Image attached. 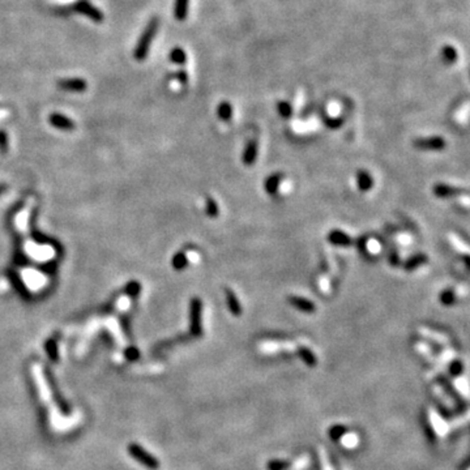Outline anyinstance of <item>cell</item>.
<instances>
[{"label": "cell", "mask_w": 470, "mask_h": 470, "mask_svg": "<svg viewBox=\"0 0 470 470\" xmlns=\"http://www.w3.org/2000/svg\"><path fill=\"white\" fill-rule=\"evenodd\" d=\"M158 26H159L158 17H152L151 21L148 22V25L145 26L144 32L141 33L139 41H137V45L134 50L135 59L139 60V62H143L144 59H147L152 43H153V39H155L156 34L158 32Z\"/></svg>", "instance_id": "obj_1"}, {"label": "cell", "mask_w": 470, "mask_h": 470, "mask_svg": "<svg viewBox=\"0 0 470 470\" xmlns=\"http://www.w3.org/2000/svg\"><path fill=\"white\" fill-rule=\"evenodd\" d=\"M447 141L442 136H432V137H422L414 140V148L419 151H430V152H440L446 149Z\"/></svg>", "instance_id": "obj_2"}, {"label": "cell", "mask_w": 470, "mask_h": 470, "mask_svg": "<svg viewBox=\"0 0 470 470\" xmlns=\"http://www.w3.org/2000/svg\"><path fill=\"white\" fill-rule=\"evenodd\" d=\"M74 11L78 12L80 14H84L88 18H90L91 21L94 22H102L103 21V13L99 11L98 8L94 7L93 4H90L86 0H78V3L74 4Z\"/></svg>", "instance_id": "obj_3"}, {"label": "cell", "mask_w": 470, "mask_h": 470, "mask_svg": "<svg viewBox=\"0 0 470 470\" xmlns=\"http://www.w3.org/2000/svg\"><path fill=\"white\" fill-rule=\"evenodd\" d=\"M191 332L195 336L201 334V301L197 298L191 301Z\"/></svg>", "instance_id": "obj_4"}, {"label": "cell", "mask_w": 470, "mask_h": 470, "mask_svg": "<svg viewBox=\"0 0 470 470\" xmlns=\"http://www.w3.org/2000/svg\"><path fill=\"white\" fill-rule=\"evenodd\" d=\"M130 453L137 460V461H140L143 465L151 468V469H157V468L159 467V464H158L157 460H156L153 456H151L148 452H145L144 449L141 448L140 446H136V444L130 446Z\"/></svg>", "instance_id": "obj_5"}, {"label": "cell", "mask_w": 470, "mask_h": 470, "mask_svg": "<svg viewBox=\"0 0 470 470\" xmlns=\"http://www.w3.org/2000/svg\"><path fill=\"white\" fill-rule=\"evenodd\" d=\"M289 305L293 306L294 309L299 310L305 313H313L316 311V306L313 301H310L303 297H298V295H290L288 298Z\"/></svg>", "instance_id": "obj_6"}, {"label": "cell", "mask_w": 470, "mask_h": 470, "mask_svg": "<svg viewBox=\"0 0 470 470\" xmlns=\"http://www.w3.org/2000/svg\"><path fill=\"white\" fill-rule=\"evenodd\" d=\"M432 192L435 195L436 197H440V199H446V197H451V196H456V195H460V193L467 192L463 188H457V187L449 186V184H446V183H438L434 186L432 188Z\"/></svg>", "instance_id": "obj_7"}, {"label": "cell", "mask_w": 470, "mask_h": 470, "mask_svg": "<svg viewBox=\"0 0 470 470\" xmlns=\"http://www.w3.org/2000/svg\"><path fill=\"white\" fill-rule=\"evenodd\" d=\"M328 242L330 244H333V246H338V247H349L351 246V243H353V239L349 234L346 233L341 232V230H332L328 234Z\"/></svg>", "instance_id": "obj_8"}, {"label": "cell", "mask_w": 470, "mask_h": 470, "mask_svg": "<svg viewBox=\"0 0 470 470\" xmlns=\"http://www.w3.org/2000/svg\"><path fill=\"white\" fill-rule=\"evenodd\" d=\"M60 89L70 91H82L86 89V81L82 78H64L58 82Z\"/></svg>", "instance_id": "obj_9"}, {"label": "cell", "mask_w": 470, "mask_h": 470, "mask_svg": "<svg viewBox=\"0 0 470 470\" xmlns=\"http://www.w3.org/2000/svg\"><path fill=\"white\" fill-rule=\"evenodd\" d=\"M357 183H358V188L362 192H369L374 187V179L372 175L369 171L366 170H359L357 172Z\"/></svg>", "instance_id": "obj_10"}, {"label": "cell", "mask_w": 470, "mask_h": 470, "mask_svg": "<svg viewBox=\"0 0 470 470\" xmlns=\"http://www.w3.org/2000/svg\"><path fill=\"white\" fill-rule=\"evenodd\" d=\"M257 158V143L255 140H251L247 144L246 149L243 152L242 161L246 166H251L256 162Z\"/></svg>", "instance_id": "obj_11"}, {"label": "cell", "mask_w": 470, "mask_h": 470, "mask_svg": "<svg viewBox=\"0 0 470 470\" xmlns=\"http://www.w3.org/2000/svg\"><path fill=\"white\" fill-rule=\"evenodd\" d=\"M226 302H228V307L230 310V313H233L234 316H240L242 315V306H240V302H239L238 297L235 295V293L230 289L226 290Z\"/></svg>", "instance_id": "obj_12"}, {"label": "cell", "mask_w": 470, "mask_h": 470, "mask_svg": "<svg viewBox=\"0 0 470 470\" xmlns=\"http://www.w3.org/2000/svg\"><path fill=\"white\" fill-rule=\"evenodd\" d=\"M427 261L428 257L426 253H417V255L411 256L410 259H407L406 261H405L403 268H405V270H407V272H413V270H415L417 268L425 265Z\"/></svg>", "instance_id": "obj_13"}, {"label": "cell", "mask_w": 470, "mask_h": 470, "mask_svg": "<svg viewBox=\"0 0 470 470\" xmlns=\"http://www.w3.org/2000/svg\"><path fill=\"white\" fill-rule=\"evenodd\" d=\"M190 0H175L174 1V17L178 21H184L188 16Z\"/></svg>", "instance_id": "obj_14"}, {"label": "cell", "mask_w": 470, "mask_h": 470, "mask_svg": "<svg viewBox=\"0 0 470 470\" xmlns=\"http://www.w3.org/2000/svg\"><path fill=\"white\" fill-rule=\"evenodd\" d=\"M282 180V174L281 172H276V174H272L267 178L265 183H264V187H265V192L268 195H276L280 188V183Z\"/></svg>", "instance_id": "obj_15"}, {"label": "cell", "mask_w": 470, "mask_h": 470, "mask_svg": "<svg viewBox=\"0 0 470 470\" xmlns=\"http://www.w3.org/2000/svg\"><path fill=\"white\" fill-rule=\"evenodd\" d=\"M218 118L224 122H229L233 118V107L229 102H221L217 109Z\"/></svg>", "instance_id": "obj_16"}, {"label": "cell", "mask_w": 470, "mask_h": 470, "mask_svg": "<svg viewBox=\"0 0 470 470\" xmlns=\"http://www.w3.org/2000/svg\"><path fill=\"white\" fill-rule=\"evenodd\" d=\"M170 60H171L174 64H184L187 62V54L186 51L182 49V47H174V49L170 51V55H168Z\"/></svg>", "instance_id": "obj_17"}, {"label": "cell", "mask_w": 470, "mask_h": 470, "mask_svg": "<svg viewBox=\"0 0 470 470\" xmlns=\"http://www.w3.org/2000/svg\"><path fill=\"white\" fill-rule=\"evenodd\" d=\"M50 122L55 127H59V128H72V122L67 119L66 116L59 115V114H53L50 116Z\"/></svg>", "instance_id": "obj_18"}, {"label": "cell", "mask_w": 470, "mask_h": 470, "mask_svg": "<svg viewBox=\"0 0 470 470\" xmlns=\"http://www.w3.org/2000/svg\"><path fill=\"white\" fill-rule=\"evenodd\" d=\"M439 299H440L443 306H453L456 302V294H455V291L452 289H446V290H443L440 293Z\"/></svg>", "instance_id": "obj_19"}, {"label": "cell", "mask_w": 470, "mask_h": 470, "mask_svg": "<svg viewBox=\"0 0 470 470\" xmlns=\"http://www.w3.org/2000/svg\"><path fill=\"white\" fill-rule=\"evenodd\" d=\"M205 209H207V214L209 217L216 218L220 214V209H218V204L216 200H213L212 197H207V204H205Z\"/></svg>", "instance_id": "obj_20"}, {"label": "cell", "mask_w": 470, "mask_h": 470, "mask_svg": "<svg viewBox=\"0 0 470 470\" xmlns=\"http://www.w3.org/2000/svg\"><path fill=\"white\" fill-rule=\"evenodd\" d=\"M277 110H278V114H280L282 118H285V119H289V118L291 116V114H293V107H291V105L289 103V102H285V101L278 102Z\"/></svg>", "instance_id": "obj_21"}, {"label": "cell", "mask_w": 470, "mask_h": 470, "mask_svg": "<svg viewBox=\"0 0 470 470\" xmlns=\"http://www.w3.org/2000/svg\"><path fill=\"white\" fill-rule=\"evenodd\" d=\"M299 355H301V357H302L303 359H305L306 362H307V363H309V365H315L316 363V359H315V357H313V353H311V351L309 350V349H307V347H299Z\"/></svg>", "instance_id": "obj_22"}, {"label": "cell", "mask_w": 470, "mask_h": 470, "mask_svg": "<svg viewBox=\"0 0 470 470\" xmlns=\"http://www.w3.org/2000/svg\"><path fill=\"white\" fill-rule=\"evenodd\" d=\"M172 264H174V268H175V269H183V268L187 267L188 260H187L184 253H178V255H175L174 260H172Z\"/></svg>", "instance_id": "obj_23"}, {"label": "cell", "mask_w": 470, "mask_h": 470, "mask_svg": "<svg viewBox=\"0 0 470 470\" xmlns=\"http://www.w3.org/2000/svg\"><path fill=\"white\" fill-rule=\"evenodd\" d=\"M443 55H444L446 60L449 62V63H452V62H455V60L457 59L456 50L453 49L452 46H446V47L443 49Z\"/></svg>", "instance_id": "obj_24"}, {"label": "cell", "mask_w": 470, "mask_h": 470, "mask_svg": "<svg viewBox=\"0 0 470 470\" xmlns=\"http://www.w3.org/2000/svg\"><path fill=\"white\" fill-rule=\"evenodd\" d=\"M390 263H391V265H393V267H396V265L400 264V257H398L396 251H392V252L390 253Z\"/></svg>", "instance_id": "obj_25"}, {"label": "cell", "mask_w": 470, "mask_h": 470, "mask_svg": "<svg viewBox=\"0 0 470 470\" xmlns=\"http://www.w3.org/2000/svg\"><path fill=\"white\" fill-rule=\"evenodd\" d=\"M178 78H179V80L182 81V82H186V81L188 80V76H187V74L184 72V71H180L179 74H178Z\"/></svg>", "instance_id": "obj_26"}]
</instances>
